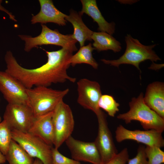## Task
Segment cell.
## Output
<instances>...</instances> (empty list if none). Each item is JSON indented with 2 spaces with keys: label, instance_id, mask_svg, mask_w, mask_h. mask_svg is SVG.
Wrapping results in <instances>:
<instances>
[{
  "label": "cell",
  "instance_id": "obj_1",
  "mask_svg": "<svg viewBox=\"0 0 164 164\" xmlns=\"http://www.w3.org/2000/svg\"><path fill=\"white\" fill-rule=\"evenodd\" d=\"M45 51L47 57L46 62L32 69L22 67L12 52L7 51L4 57L6 65L5 71L19 80L26 88L39 86L48 87L53 84L67 80L75 82L76 79L70 76L67 73L70 65L69 61L74 51L65 48L55 51Z\"/></svg>",
  "mask_w": 164,
  "mask_h": 164
},
{
  "label": "cell",
  "instance_id": "obj_2",
  "mask_svg": "<svg viewBox=\"0 0 164 164\" xmlns=\"http://www.w3.org/2000/svg\"><path fill=\"white\" fill-rule=\"evenodd\" d=\"M130 109L126 113L120 114L117 118L126 124L132 121H139L145 130H154L162 133L164 130V119L149 108L145 103L143 94L133 97L129 102Z\"/></svg>",
  "mask_w": 164,
  "mask_h": 164
},
{
  "label": "cell",
  "instance_id": "obj_3",
  "mask_svg": "<svg viewBox=\"0 0 164 164\" xmlns=\"http://www.w3.org/2000/svg\"><path fill=\"white\" fill-rule=\"evenodd\" d=\"M125 40L126 49L124 53L119 59L112 60L102 59L101 60L105 64L117 67L122 64L132 65L141 72L139 67L141 63L147 60L153 62L161 60L153 50L156 44L145 45L129 34L125 36Z\"/></svg>",
  "mask_w": 164,
  "mask_h": 164
},
{
  "label": "cell",
  "instance_id": "obj_4",
  "mask_svg": "<svg viewBox=\"0 0 164 164\" xmlns=\"http://www.w3.org/2000/svg\"><path fill=\"white\" fill-rule=\"evenodd\" d=\"M69 91L68 88L57 90L43 86L26 88L29 105L35 117L53 111Z\"/></svg>",
  "mask_w": 164,
  "mask_h": 164
},
{
  "label": "cell",
  "instance_id": "obj_5",
  "mask_svg": "<svg viewBox=\"0 0 164 164\" xmlns=\"http://www.w3.org/2000/svg\"><path fill=\"white\" fill-rule=\"evenodd\" d=\"M42 31L37 36L20 35L18 36L25 42L24 50L30 51L34 47L43 45H53L69 48L75 51L77 50L76 46L77 41L74 39L72 34L63 35L57 29L52 30L44 24H41Z\"/></svg>",
  "mask_w": 164,
  "mask_h": 164
},
{
  "label": "cell",
  "instance_id": "obj_6",
  "mask_svg": "<svg viewBox=\"0 0 164 164\" xmlns=\"http://www.w3.org/2000/svg\"><path fill=\"white\" fill-rule=\"evenodd\" d=\"M52 120L54 134L53 145L58 149L71 136L74 126L71 109L63 100L53 110Z\"/></svg>",
  "mask_w": 164,
  "mask_h": 164
},
{
  "label": "cell",
  "instance_id": "obj_7",
  "mask_svg": "<svg viewBox=\"0 0 164 164\" xmlns=\"http://www.w3.org/2000/svg\"><path fill=\"white\" fill-rule=\"evenodd\" d=\"M12 139L33 158L40 159L43 164H53V147L29 132L11 131Z\"/></svg>",
  "mask_w": 164,
  "mask_h": 164
},
{
  "label": "cell",
  "instance_id": "obj_8",
  "mask_svg": "<svg viewBox=\"0 0 164 164\" xmlns=\"http://www.w3.org/2000/svg\"><path fill=\"white\" fill-rule=\"evenodd\" d=\"M3 118L11 131L25 132H28L35 118L29 105L10 104L7 105Z\"/></svg>",
  "mask_w": 164,
  "mask_h": 164
},
{
  "label": "cell",
  "instance_id": "obj_9",
  "mask_svg": "<svg viewBox=\"0 0 164 164\" xmlns=\"http://www.w3.org/2000/svg\"><path fill=\"white\" fill-rule=\"evenodd\" d=\"M78 103L85 109L93 111L97 117L104 113L98 106L102 95L100 86L97 82L86 78L80 80L77 83Z\"/></svg>",
  "mask_w": 164,
  "mask_h": 164
},
{
  "label": "cell",
  "instance_id": "obj_10",
  "mask_svg": "<svg viewBox=\"0 0 164 164\" xmlns=\"http://www.w3.org/2000/svg\"><path fill=\"white\" fill-rule=\"evenodd\" d=\"M115 139L121 142L126 140H131L144 144L146 146L160 148L164 146L162 133L154 130H131L119 125L115 131Z\"/></svg>",
  "mask_w": 164,
  "mask_h": 164
},
{
  "label": "cell",
  "instance_id": "obj_11",
  "mask_svg": "<svg viewBox=\"0 0 164 164\" xmlns=\"http://www.w3.org/2000/svg\"><path fill=\"white\" fill-rule=\"evenodd\" d=\"M26 89L14 77L0 71V91L8 104L29 105Z\"/></svg>",
  "mask_w": 164,
  "mask_h": 164
},
{
  "label": "cell",
  "instance_id": "obj_12",
  "mask_svg": "<svg viewBox=\"0 0 164 164\" xmlns=\"http://www.w3.org/2000/svg\"><path fill=\"white\" fill-rule=\"evenodd\" d=\"M97 118L98 132L94 142L99 152L102 164L109 161L118 153L104 114Z\"/></svg>",
  "mask_w": 164,
  "mask_h": 164
},
{
  "label": "cell",
  "instance_id": "obj_13",
  "mask_svg": "<svg viewBox=\"0 0 164 164\" xmlns=\"http://www.w3.org/2000/svg\"><path fill=\"white\" fill-rule=\"evenodd\" d=\"M65 142L73 159L92 164H102L99 152L94 142L82 141L71 136Z\"/></svg>",
  "mask_w": 164,
  "mask_h": 164
},
{
  "label": "cell",
  "instance_id": "obj_14",
  "mask_svg": "<svg viewBox=\"0 0 164 164\" xmlns=\"http://www.w3.org/2000/svg\"><path fill=\"white\" fill-rule=\"evenodd\" d=\"M40 9L36 15L32 16L31 22L32 24H41L53 22L59 26L66 25L67 15L58 10L51 0H39Z\"/></svg>",
  "mask_w": 164,
  "mask_h": 164
},
{
  "label": "cell",
  "instance_id": "obj_15",
  "mask_svg": "<svg viewBox=\"0 0 164 164\" xmlns=\"http://www.w3.org/2000/svg\"><path fill=\"white\" fill-rule=\"evenodd\" d=\"M53 111L35 117L28 132L52 146L54 141V131L52 120Z\"/></svg>",
  "mask_w": 164,
  "mask_h": 164
},
{
  "label": "cell",
  "instance_id": "obj_16",
  "mask_svg": "<svg viewBox=\"0 0 164 164\" xmlns=\"http://www.w3.org/2000/svg\"><path fill=\"white\" fill-rule=\"evenodd\" d=\"M144 100L151 109L164 119V84L162 82H152L148 86Z\"/></svg>",
  "mask_w": 164,
  "mask_h": 164
},
{
  "label": "cell",
  "instance_id": "obj_17",
  "mask_svg": "<svg viewBox=\"0 0 164 164\" xmlns=\"http://www.w3.org/2000/svg\"><path fill=\"white\" fill-rule=\"evenodd\" d=\"M82 5L81 10L79 13L82 15L83 14L88 15L96 22L98 26V30L106 32L111 35L115 32V24L108 22L103 17L99 10L95 0H81Z\"/></svg>",
  "mask_w": 164,
  "mask_h": 164
},
{
  "label": "cell",
  "instance_id": "obj_18",
  "mask_svg": "<svg viewBox=\"0 0 164 164\" xmlns=\"http://www.w3.org/2000/svg\"><path fill=\"white\" fill-rule=\"evenodd\" d=\"M79 13L72 10L65 18L67 21L72 25L74 29L73 38L79 43L80 47L84 46L86 41H92L91 36L94 32L84 23Z\"/></svg>",
  "mask_w": 164,
  "mask_h": 164
},
{
  "label": "cell",
  "instance_id": "obj_19",
  "mask_svg": "<svg viewBox=\"0 0 164 164\" xmlns=\"http://www.w3.org/2000/svg\"><path fill=\"white\" fill-rule=\"evenodd\" d=\"M91 39L94 41L92 44L93 47L98 52L111 50L116 53L121 49L120 42L106 32H93Z\"/></svg>",
  "mask_w": 164,
  "mask_h": 164
},
{
  "label": "cell",
  "instance_id": "obj_20",
  "mask_svg": "<svg viewBox=\"0 0 164 164\" xmlns=\"http://www.w3.org/2000/svg\"><path fill=\"white\" fill-rule=\"evenodd\" d=\"M5 156L9 164H32L34 161L33 158L13 139Z\"/></svg>",
  "mask_w": 164,
  "mask_h": 164
},
{
  "label": "cell",
  "instance_id": "obj_21",
  "mask_svg": "<svg viewBox=\"0 0 164 164\" xmlns=\"http://www.w3.org/2000/svg\"><path fill=\"white\" fill-rule=\"evenodd\" d=\"M94 50L95 49L92 46L91 43L80 47L78 52L70 58L69 61V64L74 67L77 64L86 63L90 65L95 69H97L98 63L92 54Z\"/></svg>",
  "mask_w": 164,
  "mask_h": 164
},
{
  "label": "cell",
  "instance_id": "obj_22",
  "mask_svg": "<svg viewBox=\"0 0 164 164\" xmlns=\"http://www.w3.org/2000/svg\"><path fill=\"white\" fill-rule=\"evenodd\" d=\"M119 103L117 102L112 96L102 95L98 102V106L101 109L106 111L111 117H114L119 111Z\"/></svg>",
  "mask_w": 164,
  "mask_h": 164
},
{
  "label": "cell",
  "instance_id": "obj_23",
  "mask_svg": "<svg viewBox=\"0 0 164 164\" xmlns=\"http://www.w3.org/2000/svg\"><path fill=\"white\" fill-rule=\"evenodd\" d=\"M11 131L6 121L0 123V151L5 155L12 140Z\"/></svg>",
  "mask_w": 164,
  "mask_h": 164
},
{
  "label": "cell",
  "instance_id": "obj_24",
  "mask_svg": "<svg viewBox=\"0 0 164 164\" xmlns=\"http://www.w3.org/2000/svg\"><path fill=\"white\" fill-rule=\"evenodd\" d=\"M145 152L148 164H162L164 163V152L161 148L146 146Z\"/></svg>",
  "mask_w": 164,
  "mask_h": 164
},
{
  "label": "cell",
  "instance_id": "obj_25",
  "mask_svg": "<svg viewBox=\"0 0 164 164\" xmlns=\"http://www.w3.org/2000/svg\"><path fill=\"white\" fill-rule=\"evenodd\" d=\"M53 164H80V162L69 158L62 154L58 149L53 148L52 151Z\"/></svg>",
  "mask_w": 164,
  "mask_h": 164
},
{
  "label": "cell",
  "instance_id": "obj_26",
  "mask_svg": "<svg viewBox=\"0 0 164 164\" xmlns=\"http://www.w3.org/2000/svg\"><path fill=\"white\" fill-rule=\"evenodd\" d=\"M145 148V147L144 145H139L136 155L133 158L129 159L127 162L128 164H148Z\"/></svg>",
  "mask_w": 164,
  "mask_h": 164
},
{
  "label": "cell",
  "instance_id": "obj_27",
  "mask_svg": "<svg viewBox=\"0 0 164 164\" xmlns=\"http://www.w3.org/2000/svg\"><path fill=\"white\" fill-rule=\"evenodd\" d=\"M129 159L128 150L127 148H125L104 164H126Z\"/></svg>",
  "mask_w": 164,
  "mask_h": 164
},
{
  "label": "cell",
  "instance_id": "obj_28",
  "mask_svg": "<svg viewBox=\"0 0 164 164\" xmlns=\"http://www.w3.org/2000/svg\"><path fill=\"white\" fill-rule=\"evenodd\" d=\"M2 0H0V10L6 13L9 16V18L11 20L15 22L17 21L15 16L2 5Z\"/></svg>",
  "mask_w": 164,
  "mask_h": 164
},
{
  "label": "cell",
  "instance_id": "obj_29",
  "mask_svg": "<svg viewBox=\"0 0 164 164\" xmlns=\"http://www.w3.org/2000/svg\"><path fill=\"white\" fill-rule=\"evenodd\" d=\"M6 161L5 156L0 151V164L5 163Z\"/></svg>",
  "mask_w": 164,
  "mask_h": 164
},
{
  "label": "cell",
  "instance_id": "obj_30",
  "mask_svg": "<svg viewBox=\"0 0 164 164\" xmlns=\"http://www.w3.org/2000/svg\"><path fill=\"white\" fill-rule=\"evenodd\" d=\"M32 164H43V163L39 159L36 158Z\"/></svg>",
  "mask_w": 164,
  "mask_h": 164
},
{
  "label": "cell",
  "instance_id": "obj_31",
  "mask_svg": "<svg viewBox=\"0 0 164 164\" xmlns=\"http://www.w3.org/2000/svg\"><path fill=\"white\" fill-rule=\"evenodd\" d=\"M1 122V117L0 116V123Z\"/></svg>",
  "mask_w": 164,
  "mask_h": 164
},
{
  "label": "cell",
  "instance_id": "obj_32",
  "mask_svg": "<svg viewBox=\"0 0 164 164\" xmlns=\"http://www.w3.org/2000/svg\"><path fill=\"white\" fill-rule=\"evenodd\" d=\"M4 164V163H3V164Z\"/></svg>",
  "mask_w": 164,
  "mask_h": 164
},
{
  "label": "cell",
  "instance_id": "obj_33",
  "mask_svg": "<svg viewBox=\"0 0 164 164\" xmlns=\"http://www.w3.org/2000/svg\"></svg>",
  "mask_w": 164,
  "mask_h": 164
}]
</instances>
